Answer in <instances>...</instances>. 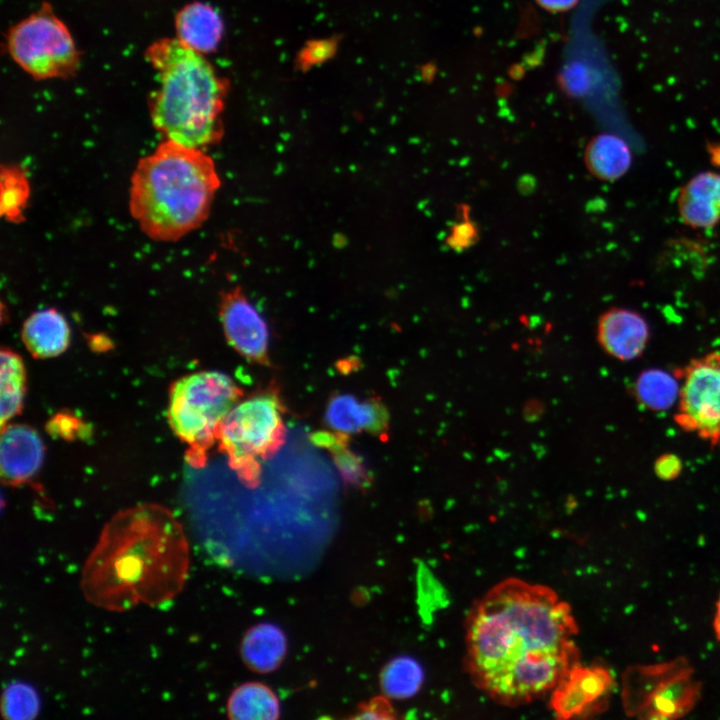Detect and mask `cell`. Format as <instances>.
Segmentation results:
<instances>
[{
	"label": "cell",
	"mask_w": 720,
	"mask_h": 720,
	"mask_svg": "<svg viewBox=\"0 0 720 720\" xmlns=\"http://www.w3.org/2000/svg\"><path fill=\"white\" fill-rule=\"evenodd\" d=\"M677 209L692 228L714 227L720 221V174L705 171L692 177L680 189Z\"/></svg>",
	"instance_id": "cell-15"
},
{
	"label": "cell",
	"mask_w": 720,
	"mask_h": 720,
	"mask_svg": "<svg viewBox=\"0 0 720 720\" xmlns=\"http://www.w3.org/2000/svg\"><path fill=\"white\" fill-rule=\"evenodd\" d=\"M702 695L701 682L685 657L628 666L621 677V700L627 716L675 720L689 714Z\"/></svg>",
	"instance_id": "cell-7"
},
{
	"label": "cell",
	"mask_w": 720,
	"mask_h": 720,
	"mask_svg": "<svg viewBox=\"0 0 720 720\" xmlns=\"http://www.w3.org/2000/svg\"><path fill=\"white\" fill-rule=\"evenodd\" d=\"M423 682V671L411 657L401 656L391 660L382 670L380 683L386 696L404 699L413 696Z\"/></svg>",
	"instance_id": "cell-23"
},
{
	"label": "cell",
	"mask_w": 720,
	"mask_h": 720,
	"mask_svg": "<svg viewBox=\"0 0 720 720\" xmlns=\"http://www.w3.org/2000/svg\"><path fill=\"white\" fill-rule=\"evenodd\" d=\"M25 368L21 357L9 349L1 351V426L22 407Z\"/></svg>",
	"instance_id": "cell-21"
},
{
	"label": "cell",
	"mask_w": 720,
	"mask_h": 720,
	"mask_svg": "<svg viewBox=\"0 0 720 720\" xmlns=\"http://www.w3.org/2000/svg\"><path fill=\"white\" fill-rule=\"evenodd\" d=\"M355 717L361 719H391L396 716L389 702L383 697H377L366 705H362Z\"/></svg>",
	"instance_id": "cell-29"
},
{
	"label": "cell",
	"mask_w": 720,
	"mask_h": 720,
	"mask_svg": "<svg viewBox=\"0 0 720 720\" xmlns=\"http://www.w3.org/2000/svg\"><path fill=\"white\" fill-rule=\"evenodd\" d=\"M40 710V699L36 690L21 681L9 684L3 691L1 712L5 719L30 720Z\"/></svg>",
	"instance_id": "cell-26"
},
{
	"label": "cell",
	"mask_w": 720,
	"mask_h": 720,
	"mask_svg": "<svg viewBox=\"0 0 720 720\" xmlns=\"http://www.w3.org/2000/svg\"><path fill=\"white\" fill-rule=\"evenodd\" d=\"M312 441L331 452L335 465L346 482L358 486L367 484L368 471L361 458L349 450L348 435L335 431L316 432L312 435Z\"/></svg>",
	"instance_id": "cell-22"
},
{
	"label": "cell",
	"mask_w": 720,
	"mask_h": 720,
	"mask_svg": "<svg viewBox=\"0 0 720 720\" xmlns=\"http://www.w3.org/2000/svg\"><path fill=\"white\" fill-rule=\"evenodd\" d=\"M8 49L15 62L37 79L71 76L79 64L69 30L48 5L10 30Z\"/></svg>",
	"instance_id": "cell-8"
},
{
	"label": "cell",
	"mask_w": 720,
	"mask_h": 720,
	"mask_svg": "<svg viewBox=\"0 0 720 720\" xmlns=\"http://www.w3.org/2000/svg\"><path fill=\"white\" fill-rule=\"evenodd\" d=\"M80 419L65 413L56 415L49 422L48 428L51 433L63 438H74L80 435L82 430Z\"/></svg>",
	"instance_id": "cell-28"
},
{
	"label": "cell",
	"mask_w": 720,
	"mask_h": 720,
	"mask_svg": "<svg viewBox=\"0 0 720 720\" xmlns=\"http://www.w3.org/2000/svg\"><path fill=\"white\" fill-rule=\"evenodd\" d=\"M231 719L272 720L279 717V701L266 685L249 682L237 687L228 700Z\"/></svg>",
	"instance_id": "cell-20"
},
{
	"label": "cell",
	"mask_w": 720,
	"mask_h": 720,
	"mask_svg": "<svg viewBox=\"0 0 720 720\" xmlns=\"http://www.w3.org/2000/svg\"><path fill=\"white\" fill-rule=\"evenodd\" d=\"M537 4L542 7L543 9L553 12V13H559V12H565L573 7L576 6V4L579 2V0H535Z\"/></svg>",
	"instance_id": "cell-30"
},
{
	"label": "cell",
	"mask_w": 720,
	"mask_h": 720,
	"mask_svg": "<svg viewBox=\"0 0 720 720\" xmlns=\"http://www.w3.org/2000/svg\"><path fill=\"white\" fill-rule=\"evenodd\" d=\"M708 153L710 156L711 163L720 167V144L711 143L708 145Z\"/></svg>",
	"instance_id": "cell-32"
},
{
	"label": "cell",
	"mask_w": 720,
	"mask_h": 720,
	"mask_svg": "<svg viewBox=\"0 0 720 720\" xmlns=\"http://www.w3.org/2000/svg\"><path fill=\"white\" fill-rule=\"evenodd\" d=\"M1 215L9 221L22 218L29 197V185L24 171L16 166L1 169Z\"/></svg>",
	"instance_id": "cell-24"
},
{
	"label": "cell",
	"mask_w": 720,
	"mask_h": 720,
	"mask_svg": "<svg viewBox=\"0 0 720 720\" xmlns=\"http://www.w3.org/2000/svg\"><path fill=\"white\" fill-rule=\"evenodd\" d=\"M477 237V228L468 218V215L464 210V218L461 221L455 223L447 238V241L449 246L459 250L472 245L473 242L477 239Z\"/></svg>",
	"instance_id": "cell-27"
},
{
	"label": "cell",
	"mask_w": 720,
	"mask_h": 720,
	"mask_svg": "<svg viewBox=\"0 0 720 720\" xmlns=\"http://www.w3.org/2000/svg\"><path fill=\"white\" fill-rule=\"evenodd\" d=\"M69 338L68 323L56 309L34 312L23 324V342L36 358H50L61 354L67 348Z\"/></svg>",
	"instance_id": "cell-17"
},
{
	"label": "cell",
	"mask_w": 720,
	"mask_h": 720,
	"mask_svg": "<svg viewBox=\"0 0 720 720\" xmlns=\"http://www.w3.org/2000/svg\"><path fill=\"white\" fill-rule=\"evenodd\" d=\"M285 435L282 401L269 390L237 403L219 424L216 440L239 478L255 486L260 462L279 450Z\"/></svg>",
	"instance_id": "cell-6"
},
{
	"label": "cell",
	"mask_w": 720,
	"mask_h": 720,
	"mask_svg": "<svg viewBox=\"0 0 720 720\" xmlns=\"http://www.w3.org/2000/svg\"><path fill=\"white\" fill-rule=\"evenodd\" d=\"M219 316L225 337L236 352L249 362L270 364L267 324L241 287L224 291Z\"/></svg>",
	"instance_id": "cell-11"
},
{
	"label": "cell",
	"mask_w": 720,
	"mask_h": 720,
	"mask_svg": "<svg viewBox=\"0 0 720 720\" xmlns=\"http://www.w3.org/2000/svg\"><path fill=\"white\" fill-rule=\"evenodd\" d=\"M614 686V676L607 667L579 663L551 691V709L560 719L599 713L607 707Z\"/></svg>",
	"instance_id": "cell-10"
},
{
	"label": "cell",
	"mask_w": 720,
	"mask_h": 720,
	"mask_svg": "<svg viewBox=\"0 0 720 720\" xmlns=\"http://www.w3.org/2000/svg\"><path fill=\"white\" fill-rule=\"evenodd\" d=\"M146 57L159 80L150 102L154 127L167 140L190 148L218 143L226 87L210 63L177 38L154 42Z\"/></svg>",
	"instance_id": "cell-4"
},
{
	"label": "cell",
	"mask_w": 720,
	"mask_h": 720,
	"mask_svg": "<svg viewBox=\"0 0 720 720\" xmlns=\"http://www.w3.org/2000/svg\"><path fill=\"white\" fill-rule=\"evenodd\" d=\"M219 187L210 156L166 140L138 162L131 178L130 212L150 238L176 241L207 219Z\"/></svg>",
	"instance_id": "cell-3"
},
{
	"label": "cell",
	"mask_w": 720,
	"mask_h": 720,
	"mask_svg": "<svg viewBox=\"0 0 720 720\" xmlns=\"http://www.w3.org/2000/svg\"><path fill=\"white\" fill-rule=\"evenodd\" d=\"M43 443L37 432L21 424L2 427L0 465L3 481L17 485L29 480L40 468Z\"/></svg>",
	"instance_id": "cell-14"
},
{
	"label": "cell",
	"mask_w": 720,
	"mask_h": 720,
	"mask_svg": "<svg viewBox=\"0 0 720 720\" xmlns=\"http://www.w3.org/2000/svg\"><path fill=\"white\" fill-rule=\"evenodd\" d=\"M177 39L187 47L203 54L216 49L223 35V21L210 5L194 2L176 16Z\"/></svg>",
	"instance_id": "cell-16"
},
{
	"label": "cell",
	"mask_w": 720,
	"mask_h": 720,
	"mask_svg": "<svg viewBox=\"0 0 720 720\" xmlns=\"http://www.w3.org/2000/svg\"><path fill=\"white\" fill-rule=\"evenodd\" d=\"M677 384L675 379L662 371H646L637 381V395L649 408H668L678 398Z\"/></svg>",
	"instance_id": "cell-25"
},
{
	"label": "cell",
	"mask_w": 720,
	"mask_h": 720,
	"mask_svg": "<svg viewBox=\"0 0 720 720\" xmlns=\"http://www.w3.org/2000/svg\"><path fill=\"white\" fill-rule=\"evenodd\" d=\"M597 338L610 356L628 361L644 351L649 338V328L639 313L626 308H612L600 316Z\"/></svg>",
	"instance_id": "cell-13"
},
{
	"label": "cell",
	"mask_w": 720,
	"mask_h": 720,
	"mask_svg": "<svg viewBox=\"0 0 720 720\" xmlns=\"http://www.w3.org/2000/svg\"><path fill=\"white\" fill-rule=\"evenodd\" d=\"M584 163L594 177L603 181H615L630 169L632 152L620 136L599 134L586 145Z\"/></svg>",
	"instance_id": "cell-18"
},
{
	"label": "cell",
	"mask_w": 720,
	"mask_h": 720,
	"mask_svg": "<svg viewBox=\"0 0 720 720\" xmlns=\"http://www.w3.org/2000/svg\"><path fill=\"white\" fill-rule=\"evenodd\" d=\"M712 626H713L714 634H715L718 642L720 643V592H719L718 598L715 603V612H714Z\"/></svg>",
	"instance_id": "cell-31"
},
{
	"label": "cell",
	"mask_w": 720,
	"mask_h": 720,
	"mask_svg": "<svg viewBox=\"0 0 720 720\" xmlns=\"http://www.w3.org/2000/svg\"><path fill=\"white\" fill-rule=\"evenodd\" d=\"M325 421L332 431L341 434L365 432L383 436L389 429L390 414L384 403L375 397L360 398L339 393L329 399Z\"/></svg>",
	"instance_id": "cell-12"
},
{
	"label": "cell",
	"mask_w": 720,
	"mask_h": 720,
	"mask_svg": "<svg viewBox=\"0 0 720 720\" xmlns=\"http://www.w3.org/2000/svg\"><path fill=\"white\" fill-rule=\"evenodd\" d=\"M189 547L181 523L158 504L116 513L104 526L81 574L92 605L112 612L139 604L158 606L183 589Z\"/></svg>",
	"instance_id": "cell-2"
},
{
	"label": "cell",
	"mask_w": 720,
	"mask_h": 720,
	"mask_svg": "<svg viewBox=\"0 0 720 720\" xmlns=\"http://www.w3.org/2000/svg\"><path fill=\"white\" fill-rule=\"evenodd\" d=\"M287 641L283 631L271 623H261L248 630L241 644V655L247 666L260 673L275 670L283 661Z\"/></svg>",
	"instance_id": "cell-19"
},
{
	"label": "cell",
	"mask_w": 720,
	"mask_h": 720,
	"mask_svg": "<svg viewBox=\"0 0 720 720\" xmlns=\"http://www.w3.org/2000/svg\"><path fill=\"white\" fill-rule=\"evenodd\" d=\"M578 627L550 587L507 578L466 619V669L494 701L515 707L551 692L579 664Z\"/></svg>",
	"instance_id": "cell-1"
},
{
	"label": "cell",
	"mask_w": 720,
	"mask_h": 720,
	"mask_svg": "<svg viewBox=\"0 0 720 720\" xmlns=\"http://www.w3.org/2000/svg\"><path fill=\"white\" fill-rule=\"evenodd\" d=\"M677 377L676 423L713 446L720 444V352L691 360Z\"/></svg>",
	"instance_id": "cell-9"
},
{
	"label": "cell",
	"mask_w": 720,
	"mask_h": 720,
	"mask_svg": "<svg viewBox=\"0 0 720 720\" xmlns=\"http://www.w3.org/2000/svg\"><path fill=\"white\" fill-rule=\"evenodd\" d=\"M242 396L239 387L219 371H201L178 379L170 389L168 420L189 450L193 466L206 462L219 424Z\"/></svg>",
	"instance_id": "cell-5"
}]
</instances>
